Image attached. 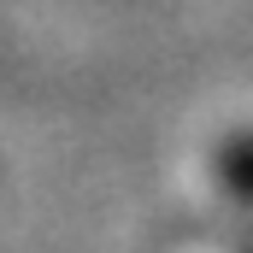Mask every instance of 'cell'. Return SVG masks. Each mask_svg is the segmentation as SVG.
I'll list each match as a JSON object with an SVG mask.
<instances>
[{"mask_svg":"<svg viewBox=\"0 0 253 253\" xmlns=\"http://www.w3.org/2000/svg\"><path fill=\"white\" fill-rule=\"evenodd\" d=\"M218 177H224L230 194H253V135H242L236 147L218 153Z\"/></svg>","mask_w":253,"mask_h":253,"instance_id":"1","label":"cell"}]
</instances>
